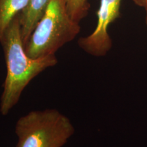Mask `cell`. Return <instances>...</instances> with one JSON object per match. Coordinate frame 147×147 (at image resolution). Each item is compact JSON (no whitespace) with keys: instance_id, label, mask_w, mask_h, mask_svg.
<instances>
[{"instance_id":"cell-1","label":"cell","mask_w":147,"mask_h":147,"mask_svg":"<svg viewBox=\"0 0 147 147\" xmlns=\"http://www.w3.org/2000/svg\"><path fill=\"white\" fill-rule=\"evenodd\" d=\"M0 43L6 65V76L0 99V113L7 115L16 105L29 82L42 71L58 63L55 55L32 58L25 51L19 14L5 30Z\"/></svg>"},{"instance_id":"cell-2","label":"cell","mask_w":147,"mask_h":147,"mask_svg":"<svg viewBox=\"0 0 147 147\" xmlns=\"http://www.w3.org/2000/svg\"><path fill=\"white\" fill-rule=\"evenodd\" d=\"M80 32V23L74 21L66 8L65 0H49L45 12L25 45L32 58L55 55Z\"/></svg>"},{"instance_id":"cell-3","label":"cell","mask_w":147,"mask_h":147,"mask_svg":"<svg viewBox=\"0 0 147 147\" xmlns=\"http://www.w3.org/2000/svg\"><path fill=\"white\" fill-rule=\"evenodd\" d=\"M74 132L70 119L58 110H32L16 122V147H62Z\"/></svg>"},{"instance_id":"cell-4","label":"cell","mask_w":147,"mask_h":147,"mask_svg":"<svg viewBox=\"0 0 147 147\" xmlns=\"http://www.w3.org/2000/svg\"><path fill=\"white\" fill-rule=\"evenodd\" d=\"M122 0H100L97 12V22L93 32L78 40V47L90 55L104 57L113 47V40L108 34L110 25L120 16Z\"/></svg>"},{"instance_id":"cell-5","label":"cell","mask_w":147,"mask_h":147,"mask_svg":"<svg viewBox=\"0 0 147 147\" xmlns=\"http://www.w3.org/2000/svg\"><path fill=\"white\" fill-rule=\"evenodd\" d=\"M48 2L49 0H29L28 5L19 14L24 46L42 17Z\"/></svg>"},{"instance_id":"cell-6","label":"cell","mask_w":147,"mask_h":147,"mask_svg":"<svg viewBox=\"0 0 147 147\" xmlns=\"http://www.w3.org/2000/svg\"><path fill=\"white\" fill-rule=\"evenodd\" d=\"M29 3V0H0V39L12 20Z\"/></svg>"},{"instance_id":"cell-7","label":"cell","mask_w":147,"mask_h":147,"mask_svg":"<svg viewBox=\"0 0 147 147\" xmlns=\"http://www.w3.org/2000/svg\"><path fill=\"white\" fill-rule=\"evenodd\" d=\"M66 8L74 21L80 23L87 16L90 9L88 0H65Z\"/></svg>"},{"instance_id":"cell-8","label":"cell","mask_w":147,"mask_h":147,"mask_svg":"<svg viewBox=\"0 0 147 147\" xmlns=\"http://www.w3.org/2000/svg\"><path fill=\"white\" fill-rule=\"evenodd\" d=\"M133 1L135 4H136L138 6L143 8L145 10V23L147 25V0H133Z\"/></svg>"}]
</instances>
